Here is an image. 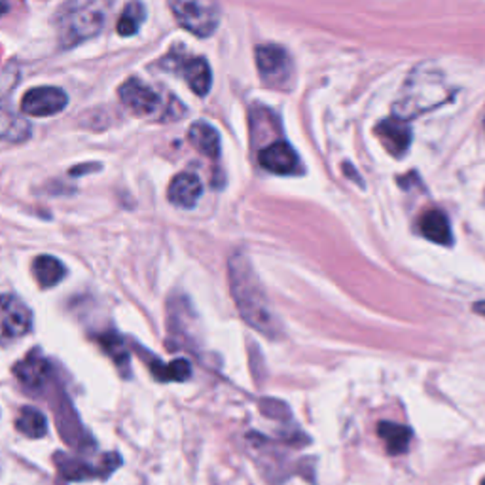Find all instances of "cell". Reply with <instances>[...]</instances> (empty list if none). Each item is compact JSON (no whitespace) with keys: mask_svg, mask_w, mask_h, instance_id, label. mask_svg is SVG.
<instances>
[{"mask_svg":"<svg viewBox=\"0 0 485 485\" xmlns=\"http://www.w3.org/2000/svg\"><path fill=\"white\" fill-rule=\"evenodd\" d=\"M378 434L385 442L389 455H401L408 451V446L411 442V431L408 427L383 421L378 425Z\"/></svg>","mask_w":485,"mask_h":485,"instance_id":"obj_18","label":"cell"},{"mask_svg":"<svg viewBox=\"0 0 485 485\" xmlns=\"http://www.w3.org/2000/svg\"><path fill=\"white\" fill-rule=\"evenodd\" d=\"M260 165L275 174H294L300 167V160L291 144L277 141L260 152Z\"/></svg>","mask_w":485,"mask_h":485,"instance_id":"obj_9","label":"cell"},{"mask_svg":"<svg viewBox=\"0 0 485 485\" xmlns=\"http://www.w3.org/2000/svg\"><path fill=\"white\" fill-rule=\"evenodd\" d=\"M69 104V95L61 87L42 85L29 90L21 99V110L31 118H50L63 113Z\"/></svg>","mask_w":485,"mask_h":485,"instance_id":"obj_7","label":"cell"},{"mask_svg":"<svg viewBox=\"0 0 485 485\" xmlns=\"http://www.w3.org/2000/svg\"><path fill=\"white\" fill-rule=\"evenodd\" d=\"M230 291L241 319L262 336L270 340L281 338V326L272 310L266 291L245 254H232L228 262Z\"/></svg>","mask_w":485,"mask_h":485,"instance_id":"obj_1","label":"cell"},{"mask_svg":"<svg viewBox=\"0 0 485 485\" xmlns=\"http://www.w3.org/2000/svg\"><path fill=\"white\" fill-rule=\"evenodd\" d=\"M419 232H421L429 241L438 242V245H451L453 235L450 220L442 211H427L419 218Z\"/></svg>","mask_w":485,"mask_h":485,"instance_id":"obj_13","label":"cell"},{"mask_svg":"<svg viewBox=\"0 0 485 485\" xmlns=\"http://www.w3.org/2000/svg\"><path fill=\"white\" fill-rule=\"evenodd\" d=\"M110 0H67L55 17L57 42L64 50L97 36L106 21Z\"/></svg>","mask_w":485,"mask_h":485,"instance_id":"obj_2","label":"cell"},{"mask_svg":"<svg viewBox=\"0 0 485 485\" xmlns=\"http://www.w3.org/2000/svg\"><path fill=\"white\" fill-rule=\"evenodd\" d=\"M29 137H31L29 122L15 114L8 106L0 104V141L24 143Z\"/></svg>","mask_w":485,"mask_h":485,"instance_id":"obj_15","label":"cell"},{"mask_svg":"<svg viewBox=\"0 0 485 485\" xmlns=\"http://www.w3.org/2000/svg\"><path fill=\"white\" fill-rule=\"evenodd\" d=\"M179 25L195 36H211L220 24L218 0H169Z\"/></svg>","mask_w":485,"mask_h":485,"instance_id":"obj_4","label":"cell"},{"mask_svg":"<svg viewBox=\"0 0 485 485\" xmlns=\"http://www.w3.org/2000/svg\"><path fill=\"white\" fill-rule=\"evenodd\" d=\"M118 97L129 113L139 118H148L152 114H156L162 108L160 95L153 92V87H150L146 82H143L137 76L127 78L120 85Z\"/></svg>","mask_w":485,"mask_h":485,"instance_id":"obj_6","label":"cell"},{"mask_svg":"<svg viewBox=\"0 0 485 485\" xmlns=\"http://www.w3.org/2000/svg\"><path fill=\"white\" fill-rule=\"evenodd\" d=\"M474 313L485 317V302H478V303H474Z\"/></svg>","mask_w":485,"mask_h":485,"instance_id":"obj_25","label":"cell"},{"mask_svg":"<svg viewBox=\"0 0 485 485\" xmlns=\"http://www.w3.org/2000/svg\"><path fill=\"white\" fill-rule=\"evenodd\" d=\"M258 71L270 85H282L292 74V61L279 46H260L256 50Z\"/></svg>","mask_w":485,"mask_h":485,"instance_id":"obj_8","label":"cell"},{"mask_svg":"<svg viewBox=\"0 0 485 485\" xmlns=\"http://www.w3.org/2000/svg\"><path fill=\"white\" fill-rule=\"evenodd\" d=\"M33 328V313L24 300L0 294V341L24 338Z\"/></svg>","mask_w":485,"mask_h":485,"instance_id":"obj_5","label":"cell"},{"mask_svg":"<svg viewBox=\"0 0 485 485\" xmlns=\"http://www.w3.org/2000/svg\"><path fill=\"white\" fill-rule=\"evenodd\" d=\"M12 6V0H0V15H5Z\"/></svg>","mask_w":485,"mask_h":485,"instance_id":"obj_24","label":"cell"},{"mask_svg":"<svg viewBox=\"0 0 485 485\" xmlns=\"http://www.w3.org/2000/svg\"><path fill=\"white\" fill-rule=\"evenodd\" d=\"M150 370L158 381H186L192 376V366L184 359H176L169 364L153 361Z\"/></svg>","mask_w":485,"mask_h":485,"instance_id":"obj_21","label":"cell"},{"mask_svg":"<svg viewBox=\"0 0 485 485\" xmlns=\"http://www.w3.org/2000/svg\"><path fill=\"white\" fill-rule=\"evenodd\" d=\"M15 429L24 436L36 440V438L46 436L48 421L40 410L33 406H25L19 411V417L15 419Z\"/></svg>","mask_w":485,"mask_h":485,"instance_id":"obj_19","label":"cell"},{"mask_svg":"<svg viewBox=\"0 0 485 485\" xmlns=\"http://www.w3.org/2000/svg\"><path fill=\"white\" fill-rule=\"evenodd\" d=\"M144 19H146V8L143 3H139V0H134V3H129L120 19H118V24H116V31L120 36H134L139 33L141 25L144 24Z\"/></svg>","mask_w":485,"mask_h":485,"instance_id":"obj_20","label":"cell"},{"mask_svg":"<svg viewBox=\"0 0 485 485\" xmlns=\"http://www.w3.org/2000/svg\"><path fill=\"white\" fill-rule=\"evenodd\" d=\"M481 485H485V481H483V483H481Z\"/></svg>","mask_w":485,"mask_h":485,"instance_id":"obj_26","label":"cell"},{"mask_svg":"<svg viewBox=\"0 0 485 485\" xmlns=\"http://www.w3.org/2000/svg\"><path fill=\"white\" fill-rule=\"evenodd\" d=\"M260 410H262V413H266V415L272 417V419H289V417H291V410H289V406H286V404L281 402V401H273V399L262 401V402H260Z\"/></svg>","mask_w":485,"mask_h":485,"instance_id":"obj_23","label":"cell"},{"mask_svg":"<svg viewBox=\"0 0 485 485\" xmlns=\"http://www.w3.org/2000/svg\"><path fill=\"white\" fill-rule=\"evenodd\" d=\"M183 73H184V78L195 95L203 97L209 94L211 84H213V73H211L209 63L203 57L188 59L183 64Z\"/></svg>","mask_w":485,"mask_h":485,"instance_id":"obj_16","label":"cell"},{"mask_svg":"<svg viewBox=\"0 0 485 485\" xmlns=\"http://www.w3.org/2000/svg\"><path fill=\"white\" fill-rule=\"evenodd\" d=\"M33 275L42 289H52L67 275V268L55 256L42 254L33 262Z\"/></svg>","mask_w":485,"mask_h":485,"instance_id":"obj_17","label":"cell"},{"mask_svg":"<svg viewBox=\"0 0 485 485\" xmlns=\"http://www.w3.org/2000/svg\"><path fill=\"white\" fill-rule=\"evenodd\" d=\"M188 141L197 152L203 153V156H207L211 160L218 158V153H220V135H218V131L211 124H207V122L192 124V127L188 131Z\"/></svg>","mask_w":485,"mask_h":485,"instance_id":"obj_14","label":"cell"},{"mask_svg":"<svg viewBox=\"0 0 485 485\" xmlns=\"http://www.w3.org/2000/svg\"><path fill=\"white\" fill-rule=\"evenodd\" d=\"M14 376L25 387L36 391L46 385V380L50 376V364L46 362V359L35 355V352L31 355L29 352L25 361H21L14 366Z\"/></svg>","mask_w":485,"mask_h":485,"instance_id":"obj_12","label":"cell"},{"mask_svg":"<svg viewBox=\"0 0 485 485\" xmlns=\"http://www.w3.org/2000/svg\"><path fill=\"white\" fill-rule=\"evenodd\" d=\"M101 343H103V347L108 351V355L110 357H113V359H116L118 361V364L122 366V362L125 364V368H127V352L124 351V343H122V340L120 338H113V336H104L103 340H101Z\"/></svg>","mask_w":485,"mask_h":485,"instance_id":"obj_22","label":"cell"},{"mask_svg":"<svg viewBox=\"0 0 485 485\" xmlns=\"http://www.w3.org/2000/svg\"><path fill=\"white\" fill-rule=\"evenodd\" d=\"M203 193V184L200 181V176L193 173H181L176 174L169 184L167 197L174 207L181 209H192L195 203L200 202V197Z\"/></svg>","mask_w":485,"mask_h":485,"instance_id":"obj_10","label":"cell"},{"mask_svg":"<svg viewBox=\"0 0 485 485\" xmlns=\"http://www.w3.org/2000/svg\"><path fill=\"white\" fill-rule=\"evenodd\" d=\"M376 135L392 156H402L411 143V129L402 118H389L378 124Z\"/></svg>","mask_w":485,"mask_h":485,"instance_id":"obj_11","label":"cell"},{"mask_svg":"<svg viewBox=\"0 0 485 485\" xmlns=\"http://www.w3.org/2000/svg\"><path fill=\"white\" fill-rule=\"evenodd\" d=\"M446 101L448 85L442 74H438L431 69L425 73V67H421L410 76L408 84L404 85L401 101L396 103V116L408 120L423 114L425 110H431Z\"/></svg>","mask_w":485,"mask_h":485,"instance_id":"obj_3","label":"cell"}]
</instances>
